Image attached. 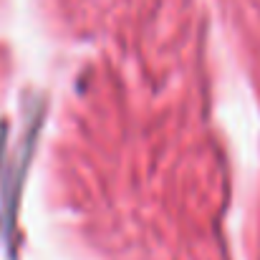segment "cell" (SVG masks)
Here are the masks:
<instances>
[{
	"label": "cell",
	"instance_id": "6da1fadb",
	"mask_svg": "<svg viewBox=\"0 0 260 260\" xmlns=\"http://www.w3.org/2000/svg\"><path fill=\"white\" fill-rule=\"evenodd\" d=\"M5 132H8V124H0V159H3V152H5Z\"/></svg>",
	"mask_w": 260,
	"mask_h": 260
}]
</instances>
